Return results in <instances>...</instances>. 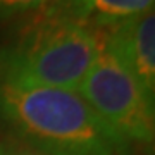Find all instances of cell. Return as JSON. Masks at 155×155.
<instances>
[{
  "label": "cell",
  "instance_id": "1",
  "mask_svg": "<svg viewBox=\"0 0 155 155\" xmlns=\"http://www.w3.org/2000/svg\"><path fill=\"white\" fill-rule=\"evenodd\" d=\"M0 119L41 155H131L133 145L78 91L0 83Z\"/></svg>",
  "mask_w": 155,
  "mask_h": 155
},
{
  "label": "cell",
  "instance_id": "3",
  "mask_svg": "<svg viewBox=\"0 0 155 155\" xmlns=\"http://www.w3.org/2000/svg\"><path fill=\"white\" fill-rule=\"evenodd\" d=\"M78 91L129 145H141L152 152L155 134L153 97L105 48Z\"/></svg>",
  "mask_w": 155,
  "mask_h": 155
},
{
  "label": "cell",
  "instance_id": "4",
  "mask_svg": "<svg viewBox=\"0 0 155 155\" xmlns=\"http://www.w3.org/2000/svg\"><path fill=\"white\" fill-rule=\"evenodd\" d=\"M105 50L131 72L147 93L155 91V16L153 9L100 28Z\"/></svg>",
  "mask_w": 155,
  "mask_h": 155
},
{
  "label": "cell",
  "instance_id": "2",
  "mask_svg": "<svg viewBox=\"0 0 155 155\" xmlns=\"http://www.w3.org/2000/svg\"><path fill=\"white\" fill-rule=\"evenodd\" d=\"M104 48V31L72 17L57 2L0 50V83L78 91Z\"/></svg>",
  "mask_w": 155,
  "mask_h": 155
},
{
  "label": "cell",
  "instance_id": "6",
  "mask_svg": "<svg viewBox=\"0 0 155 155\" xmlns=\"http://www.w3.org/2000/svg\"><path fill=\"white\" fill-rule=\"evenodd\" d=\"M0 155H41L33 148L26 147L16 138H7L0 141Z\"/></svg>",
  "mask_w": 155,
  "mask_h": 155
},
{
  "label": "cell",
  "instance_id": "5",
  "mask_svg": "<svg viewBox=\"0 0 155 155\" xmlns=\"http://www.w3.org/2000/svg\"><path fill=\"white\" fill-rule=\"evenodd\" d=\"M59 0H0V19L28 12H41Z\"/></svg>",
  "mask_w": 155,
  "mask_h": 155
}]
</instances>
